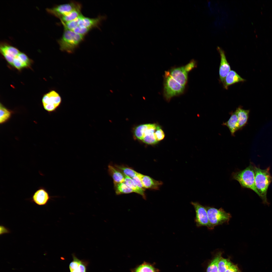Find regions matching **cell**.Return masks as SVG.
I'll use <instances>...</instances> for the list:
<instances>
[{
	"label": "cell",
	"instance_id": "7c38bea8",
	"mask_svg": "<svg viewBox=\"0 0 272 272\" xmlns=\"http://www.w3.org/2000/svg\"><path fill=\"white\" fill-rule=\"evenodd\" d=\"M217 50L220 53L221 58L219 70V78L220 81L223 84L227 75L231 71V68L224 51L219 47H218Z\"/></svg>",
	"mask_w": 272,
	"mask_h": 272
},
{
	"label": "cell",
	"instance_id": "cb8c5ba5",
	"mask_svg": "<svg viewBox=\"0 0 272 272\" xmlns=\"http://www.w3.org/2000/svg\"><path fill=\"white\" fill-rule=\"evenodd\" d=\"M82 6L59 18L61 22H67L73 21L82 15L81 12Z\"/></svg>",
	"mask_w": 272,
	"mask_h": 272
},
{
	"label": "cell",
	"instance_id": "83f0119b",
	"mask_svg": "<svg viewBox=\"0 0 272 272\" xmlns=\"http://www.w3.org/2000/svg\"><path fill=\"white\" fill-rule=\"evenodd\" d=\"M151 124H146L139 125L137 126L134 131L135 137L138 139L142 140L145 133L150 126Z\"/></svg>",
	"mask_w": 272,
	"mask_h": 272
},
{
	"label": "cell",
	"instance_id": "d4e9b609",
	"mask_svg": "<svg viewBox=\"0 0 272 272\" xmlns=\"http://www.w3.org/2000/svg\"><path fill=\"white\" fill-rule=\"evenodd\" d=\"M116 194L118 195L134 192L133 190L124 182L114 183Z\"/></svg>",
	"mask_w": 272,
	"mask_h": 272
},
{
	"label": "cell",
	"instance_id": "7a4b0ae2",
	"mask_svg": "<svg viewBox=\"0 0 272 272\" xmlns=\"http://www.w3.org/2000/svg\"><path fill=\"white\" fill-rule=\"evenodd\" d=\"M254 165L251 163L244 169L233 172L232 176L233 179L239 182L242 187L251 189L259 196L255 185Z\"/></svg>",
	"mask_w": 272,
	"mask_h": 272
},
{
	"label": "cell",
	"instance_id": "d590c367",
	"mask_svg": "<svg viewBox=\"0 0 272 272\" xmlns=\"http://www.w3.org/2000/svg\"><path fill=\"white\" fill-rule=\"evenodd\" d=\"M131 179L138 187L143 190H145L146 189L143 186L140 179L137 175L134 176Z\"/></svg>",
	"mask_w": 272,
	"mask_h": 272
},
{
	"label": "cell",
	"instance_id": "e0dca14e",
	"mask_svg": "<svg viewBox=\"0 0 272 272\" xmlns=\"http://www.w3.org/2000/svg\"><path fill=\"white\" fill-rule=\"evenodd\" d=\"M245 80L235 71L231 70L227 75L223 84L224 88L227 89L229 86L239 82H244Z\"/></svg>",
	"mask_w": 272,
	"mask_h": 272
},
{
	"label": "cell",
	"instance_id": "6da1fadb",
	"mask_svg": "<svg viewBox=\"0 0 272 272\" xmlns=\"http://www.w3.org/2000/svg\"><path fill=\"white\" fill-rule=\"evenodd\" d=\"M255 172V183L259 197L263 202L268 203L267 194L269 186L272 182V177L270 174V167L264 169L254 165Z\"/></svg>",
	"mask_w": 272,
	"mask_h": 272
},
{
	"label": "cell",
	"instance_id": "30bf717a",
	"mask_svg": "<svg viewBox=\"0 0 272 272\" xmlns=\"http://www.w3.org/2000/svg\"><path fill=\"white\" fill-rule=\"evenodd\" d=\"M0 51L6 60L11 65H12L15 58L20 52L16 48L5 42L1 43Z\"/></svg>",
	"mask_w": 272,
	"mask_h": 272
},
{
	"label": "cell",
	"instance_id": "1f68e13d",
	"mask_svg": "<svg viewBox=\"0 0 272 272\" xmlns=\"http://www.w3.org/2000/svg\"><path fill=\"white\" fill-rule=\"evenodd\" d=\"M154 134L156 140L158 142L163 139L165 137L163 131L158 125L155 131Z\"/></svg>",
	"mask_w": 272,
	"mask_h": 272
},
{
	"label": "cell",
	"instance_id": "4dcf8cb0",
	"mask_svg": "<svg viewBox=\"0 0 272 272\" xmlns=\"http://www.w3.org/2000/svg\"><path fill=\"white\" fill-rule=\"evenodd\" d=\"M83 16L82 14L75 20L67 22H61L63 26L69 29L73 30L78 26L79 22Z\"/></svg>",
	"mask_w": 272,
	"mask_h": 272
},
{
	"label": "cell",
	"instance_id": "4fadbf2b",
	"mask_svg": "<svg viewBox=\"0 0 272 272\" xmlns=\"http://www.w3.org/2000/svg\"><path fill=\"white\" fill-rule=\"evenodd\" d=\"M137 176L140 179L143 186L146 189L158 190L163 184L162 182L156 180L148 176L138 173Z\"/></svg>",
	"mask_w": 272,
	"mask_h": 272
},
{
	"label": "cell",
	"instance_id": "484cf974",
	"mask_svg": "<svg viewBox=\"0 0 272 272\" xmlns=\"http://www.w3.org/2000/svg\"><path fill=\"white\" fill-rule=\"evenodd\" d=\"M114 166L125 176L131 178L137 175L138 173L131 167L124 165H115Z\"/></svg>",
	"mask_w": 272,
	"mask_h": 272
},
{
	"label": "cell",
	"instance_id": "44dd1931",
	"mask_svg": "<svg viewBox=\"0 0 272 272\" xmlns=\"http://www.w3.org/2000/svg\"><path fill=\"white\" fill-rule=\"evenodd\" d=\"M108 171L113 179L114 183L124 182L125 176L114 166L109 165Z\"/></svg>",
	"mask_w": 272,
	"mask_h": 272
},
{
	"label": "cell",
	"instance_id": "4316f807",
	"mask_svg": "<svg viewBox=\"0 0 272 272\" xmlns=\"http://www.w3.org/2000/svg\"><path fill=\"white\" fill-rule=\"evenodd\" d=\"M233 264L229 258H225L222 257L218 263V272H225Z\"/></svg>",
	"mask_w": 272,
	"mask_h": 272
},
{
	"label": "cell",
	"instance_id": "ffe728a7",
	"mask_svg": "<svg viewBox=\"0 0 272 272\" xmlns=\"http://www.w3.org/2000/svg\"><path fill=\"white\" fill-rule=\"evenodd\" d=\"M131 272H159V270L155 267L153 264L144 261L131 269Z\"/></svg>",
	"mask_w": 272,
	"mask_h": 272
},
{
	"label": "cell",
	"instance_id": "8d00e7d4",
	"mask_svg": "<svg viewBox=\"0 0 272 272\" xmlns=\"http://www.w3.org/2000/svg\"><path fill=\"white\" fill-rule=\"evenodd\" d=\"M0 234L1 235L4 234L10 233V230L8 228L2 225H0Z\"/></svg>",
	"mask_w": 272,
	"mask_h": 272
},
{
	"label": "cell",
	"instance_id": "277c9868",
	"mask_svg": "<svg viewBox=\"0 0 272 272\" xmlns=\"http://www.w3.org/2000/svg\"><path fill=\"white\" fill-rule=\"evenodd\" d=\"M163 86V95L167 101L173 97L182 94L185 88L171 77L168 71L165 73Z\"/></svg>",
	"mask_w": 272,
	"mask_h": 272
},
{
	"label": "cell",
	"instance_id": "f1b7e54d",
	"mask_svg": "<svg viewBox=\"0 0 272 272\" xmlns=\"http://www.w3.org/2000/svg\"><path fill=\"white\" fill-rule=\"evenodd\" d=\"M16 58L22 69L28 67L30 64V59L23 52H20Z\"/></svg>",
	"mask_w": 272,
	"mask_h": 272
},
{
	"label": "cell",
	"instance_id": "d6a6232c",
	"mask_svg": "<svg viewBox=\"0 0 272 272\" xmlns=\"http://www.w3.org/2000/svg\"><path fill=\"white\" fill-rule=\"evenodd\" d=\"M91 29L87 28L81 27L78 26L73 30L76 33L84 36Z\"/></svg>",
	"mask_w": 272,
	"mask_h": 272
},
{
	"label": "cell",
	"instance_id": "836d02e7",
	"mask_svg": "<svg viewBox=\"0 0 272 272\" xmlns=\"http://www.w3.org/2000/svg\"><path fill=\"white\" fill-rule=\"evenodd\" d=\"M186 71L188 73L194 68L197 66V64L196 61L193 59L184 66Z\"/></svg>",
	"mask_w": 272,
	"mask_h": 272
},
{
	"label": "cell",
	"instance_id": "52a82bcc",
	"mask_svg": "<svg viewBox=\"0 0 272 272\" xmlns=\"http://www.w3.org/2000/svg\"><path fill=\"white\" fill-rule=\"evenodd\" d=\"M61 102L60 96L54 90L51 91L44 95L42 99L44 108L49 112L55 111L60 105Z\"/></svg>",
	"mask_w": 272,
	"mask_h": 272
},
{
	"label": "cell",
	"instance_id": "603a6c76",
	"mask_svg": "<svg viewBox=\"0 0 272 272\" xmlns=\"http://www.w3.org/2000/svg\"><path fill=\"white\" fill-rule=\"evenodd\" d=\"M125 176L124 182L134 192L141 195L144 199H146V196L144 191L138 187L131 178L127 176Z\"/></svg>",
	"mask_w": 272,
	"mask_h": 272
},
{
	"label": "cell",
	"instance_id": "8fae6325",
	"mask_svg": "<svg viewBox=\"0 0 272 272\" xmlns=\"http://www.w3.org/2000/svg\"><path fill=\"white\" fill-rule=\"evenodd\" d=\"M169 75L182 85L185 87L187 81L188 73L184 66L173 68L168 71Z\"/></svg>",
	"mask_w": 272,
	"mask_h": 272
},
{
	"label": "cell",
	"instance_id": "9c48e42d",
	"mask_svg": "<svg viewBox=\"0 0 272 272\" xmlns=\"http://www.w3.org/2000/svg\"><path fill=\"white\" fill-rule=\"evenodd\" d=\"M52 197L46 189L43 186L39 187L32 194L30 200L37 205H46Z\"/></svg>",
	"mask_w": 272,
	"mask_h": 272
},
{
	"label": "cell",
	"instance_id": "8992f818",
	"mask_svg": "<svg viewBox=\"0 0 272 272\" xmlns=\"http://www.w3.org/2000/svg\"><path fill=\"white\" fill-rule=\"evenodd\" d=\"M195 212V221L197 227L205 226L211 230L206 207L197 202H191Z\"/></svg>",
	"mask_w": 272,
	"mask_h": 272
},
{
	"label": "cell",
	"instance_id": "3957f363",
	"mask_svg": "<svg viewBox=\"0 0 272 272\" xmlns=\"http://www.w3.org/2000/svg\"><path fill=\"white\" fill-rule=\"evenodd\" d=\"M64 28L63 35L57 41L60 49L62 51L72 53L84 40V36L76 33L72 30Z\"/></svg>",
	"mask_w": 272,
	"mask_h": 272
},
{
	"label": "cell",
	"instance_id": "7402d4cb",
	"mask_svg": "<svg viewBox=\"0 0 272 272\" xmlns=\"http://www.w3.org/2000/svg\"><path fill=\"white\" fill-rule=\"evenodd\" d=\"M222 252L220 251L215 255L209 264L206 272H218V264L219 260L222 257Z\"/></svg>",
	"mask_w": 272,
	"mask_h": 272
},
{
	"label": "cell",
	"instance_id": "5b68a950",
	"mask_svg": "<svg viewBox=\"0 0 272 272\" xmlns=\"http://www.w3.org/2000/svg\"><path fill=\"white\" fill-rule=\"evenodd\" d=\"M211 230L217 226L228 224L231 217L230 214L222 208L217 209L214 207H206Z\"/></svg>",
	"mask_w": 272,
	"mask_h": 272
},
{
	"label": "cell",
	"instance_id": "ba28073f",
	"mask_svg": "<svg viewBox=\"0 0 272 272\" xmlns=\"http://www.w3.org/2000/svg\"><path fill=\"white\" fill-rule=\"evenodd\" d=\"M81 6L79 3L72 1L70 3L56 6L52 8H47L49 13L59 18Z\"/></svg>",
	"mask_w": 272,
	"mask_h": 272
},
{
	"label": "cell",
	"instance_id": "d6986e66",
	"mask_svg": "<svg viewBox=\"0 0 272 272\" xmlns=\"http://www.w3.org/2000/svg\"><path fill=\"white\" fill-rule=\"evenodd\" d=\"M235 112L238 118L240 129H241L247 123L250 110L244 109L240 106Z\"/></svg>",
	"mask_w": 272,
	"mask_h": 272
},
{
	"label": "cell",
	"instance_id": "2e32d148",
	"mask_svg": "<svg viewBox=\"0 0 272 272\" xmlns=\"http://www.w3.org/2000/svg\"><path fill=\"white\" fill-rule=\"evenodd\" d=\"M73 258L69 265L70 272H86L87 262L79 259L74 255Z\"/></svg>",
	"mask_w": 272,
	"mask_h": 272
},
{
	"label": "cell",
	"instance_id": "9a60e30c",
	"mask_svg": "<svg viewBox=\"0 0 272 272\" xmlns=\"http://www.w3.org/2000/svg\"><path fill=\"white\" fill-rule=\"evenodd\" d=\"M158 126L155 124H151L150 126L145 131L142 140L144 143L150 145H154L158 143V142L156 140L154 134Z\"/></svg>",
	"mask_w": 272,
	"mask_h": 272
},
{
	"label": "cell",
	"instance_id": "f546056e",
	"mask_svg": "<svg viewBox=\"0 0 272 272\" xmlns=\"http://www.w3.org/2000/svg\"><path fill=\"white\" fill-rule=\"evenodd\" d=\"M0 123L2 124L10 119L11 112L1 104L0 106Z\"/></svg>",
	"mask_w": 272,
	"mask_h": 272
},
{
	"label": "cell",
	"instance_id": "5bb4252c",
	"mask_svg": "<svg viewBox=\"0 0 272 272\" xmlns=\"http://www.w3.org/2000/svg\"><path fill=\"white\" fill-rule=\"evenodd\" d=\"M107 18L105 16H99L95 18H90L83 16L80 21L78 26L91 29L94 27L99 28L101 22Z\"/></svg>",
	"mask_w": 272,
	"mask_h": 272
},
{
	"label": "cell",
	"instance_id": "ac0fdd59",
	"mask_svg": "<svg viewBox=\"0 0 272 272\" xmlns=\"http://www.w3.org/2000/svg\"><path fill=\"white\" fill-rule=\"evenodd\" d=\"M231 116L226 122L222 125L227 126L229 129L232 135L234 136L235 132L240 130L238 121L235 112L230 113Z\"/></svg>",
	"mask_w": 272,
	"mask_h": 272
},
{
	"label": "cell",
	"instance_id": "e575fe53",
	"mask_svg": "<svg viewBox=\"0 0 272 272\" xmlns=\"http://www.w3.org/2000/svg\"><path fill=\"white\" fill-rule=\"evenodd\" d=\"M225 272H242L237 264L233 263Z\"/></svg>",
	"mask_w": 272,
	"mask_h": 272
}]
</instances>
